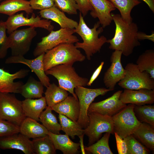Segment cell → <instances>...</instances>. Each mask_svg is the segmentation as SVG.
Returning <instances> with one entry per match:
<instances>
[{"instance_id": "277c9868", "label": "cell", "mask_w": 154, "mask_h": 154, "mask_svg": "<svg viewBox=\"0 0 154 154\" xmlns=\"http://www.w3.org/2000/svg\"><path fill=\"white\" fill-rule=\"evenodd\" d=\"M72 66L67 64L58 65L45 71V73L47 75L54 76L57 80L59 87L78 98L74 92L75 88L77 86H87L89 80L79 76Z\"/></svg>"}, {"instance_id": "8d00e7d4", "label": "cell", "mask_w": 154, "mask_h": 154, "mask_svg": "<svg viewBox=\"0 0 154 154\" xmlns=\"http://www.w3.org/2000/svg\"><path fill=\"white\" fill-rule=\"evenodd\" d=\"M54 5L61 11L70 15H76L78 6L75 0H54Z\"/></svg>"}, {"instance_id": "d6986e66", "label": "cell", "mask_w": 154, "mask_h": 154, "mask_svg": "<svg viewBox=\"0 0 154 154\" xmlns=\"http://www.w3.org/2000/svg\"><path fill=\"white\" fill-rule=\"evenodd\" d=\"M93 9L90 15L94 18H98L102 27L104 28L109 25L113 20L112 11L116 8L108 0H89Z\"/></svg>"}, {"instance_id": "d590c367", "label": "cell", "mask_w": 154, "mask_h": 154, "mask_svg": "<svg viewBox=\"0 0 154 154\" xmlns=\"http://www.w3.org/2000/svg\"><path fill=\"white\" fill-rule=\"evenodd\" d=\"M127 147V154H148L150 150L139 142L132 134L123 139Z\"/></svg>"}, {"instance_id": "74e56055", "label": "cell", "mask_w": 154, "mask_h": 154, "mask_svg": "<svg viewBox=\"0 0 154 154\" xmlns=\"http://www.w3.org/2000/svg\"><path fill=\"white\" fill-rule=\"evenodd\" d=\"M6 30L5 22L0 21V59L6 57L7 50L9 48L8 37L6 34Z\"/></svg>"}, {"instance_id": "4316f807", "label": "cell", "mask_w": 154, "mask_h": 154, "mask_svg": "<svg viewBox=\"0 0 154 154\" xmlns=\"http://www.w3.org/2000/svg\"><path fill=\"white\" fill-rule=\"evenodd\" d=\"M43 90L42 83L30 76L26 83L21 86L19 93L25 99L39 98L42 96Z\"/></svg>"}, {"instance_id": "f1b7e54d", "label": "cell", "mask_w": 154, "mask_h": 154, "mask_svg": "<svg viewBox=\"0 0 154 154\" xmlns=\"http://www.w3.org/2000/svg\"><path fill=\"white\" fill-rule=\"evenodd\" d=\"M111 2L120 13L122 19L128 23L132 22L131 11L135 6L141 2L139 0H108Z\"/></svg>"}, {"instance_id": "e0dca14e", "label": "cell", "mask_w": 154, "mask_h": 154, "mask_svg": "<svg viewBox=\"0 0 154 154\" xmlns=\"http://www.w3.org/2000/svg\"><path fill=\"white\" fill-rule=\"evenodd\" d=\"M0 149H16L25 154H35L32 141L20 133L0 137Z\"/></svg>"}, {"instance_id": "9a60e30c", "label": "cell", "mask_w": 154, "mask_h": 154, "mask_svg": "<svg viewBox=\"0 0 154 154\" xmlns=\"http://www.w3.org/2000/svg\"><path fill=\"white\" fill-rule=\"evenodd\" d=\"M122 92V90H118L111 97L104 100L92 102L89 107L88 113L94 112L112 117L126 106V104L123 103L119 99Z\"/></svg>"}, {"instance_id": "d4e9b609", "label": "cell", "mask_w": 154, "mask_h": 154, "mask_svg": "<svg viewBox=\"0 0 154 154\" xmlns=\"http://www.w3.org/2000/svg\"><path fill=\"white\" fill-rule=\"evenodd\" d=\"M21 11L27 14L33 13L29 1L26 0H5L0 4V13L11 16Z\"/></svg>"}, {"instance_id": "ab89813d", "label": "cell", "mask_w": 154, "mask_h": 154, "mask_svg": "<svg viewBox=\"0 0 154 154\" xmlns=\"http://www.w3.org/2000/svg\"><path fill=\"white\" fill-rule=\"evenodd\" d=\"M29 2L33 10H41L50 8L54 5V0H30Z\"/></svg>"}, {"instance_id": "6da1fadb", "label": "cell", "mask_w": 154, "mask_h": 154, "mask_svg": "<svg viewBox=\"0 0 154 154\" xmlns=\"http://www.w3.org/2000/svg\"><path fill=\"white\" fill-rule=\"evenodd\" d=\"M111 15L116 29L113 37L107 40L110 49L120 51L122 54L128 56L132 53L135 47L140 45L139 41L147 39L154 42V33L148 35L139 31L136 23L133 22L127 23L120 14Z\"/></svg>"}, {"instance_id": "cb8c5ba5", "label": "cell", "mask_w": 154, "mask_h": 154, "mask_svg": "<svg viewBox=\"0 0 154 154\" xmlns=\"http://www.w3.org/2000/svg\"><path fill=\"white\" fill-rule=\"evenodd\" d=\"M22 107L26 117L39 121V117L43 110L46 109L47 103L45 97L38 99H25L22 101Z\"/></svg>"}, {"instance_id": "e575fe53", "label": "cell", "mask_w": 154, "mask_h": 154, "mask_svg": "<svg viewBox=\"0 0 154 154\" xmlns=\"http://www.w3.org/2000/svg\"><path fill=\"white\" fill-rule=\"evenodd\" d=\"M110 134L108 132L106 133L96 142L85 147V150L93 154H113L109 144Z\"/></svg>"}, {"instance_id": "d6a6232c", "label": "cell", "mask_w": 154, "mask_h": 154, "mask_svg": "<svg viewBox=\"0 0 154 154\" xmlns=\"http://www.w3.org/2000/svg\"><path fill=\"white\" fill-rule=\"evenodd\" d=\"M32 142L35 154L56 153V150L48 135L43 137L33 139Z\"/></svg>"}, {"instance_id": "f6af8a7d", "label": "cell", "mask_w": 154, "mask_h": 154, "mask_svg": "<svg viewBox=\"0 0 154 154\" xmlns=\"http://www.w3.org/2000/svg\"><path fill=\"white\" fill-rule=\"evenodd\" d=\"M84 134H83L78 136L80 140V146L81 148V151L82 154H85V150L84 145L83 138Z\"/></svg>"}, {"instance_id": "ee69618b", "label": "cell", "mask_w": 154, "mask_h": 154, "mask_svg": "<svg viewBox=\"0 0 154 154\" xmlns=\"http://www.w3.org/2000/svg\"><path fill=\"white\" fill-rule=\"evenodd\" d=\"M144 2L153 13H154V0H140Z\"/></svg>"}, {"instance_id": "44dd1931", "label": "cell", "mask_w": 154, "mask_h": 154, "mask_svg": "<svg viewBox=\"0 0 154 154\" xmlns=\"http://www.w3.org/2000/svg\"><path fill=\"white\" fill-rule=\"evenodd\" d=\"M39 13L41 17L54 21L58 23L61 28L74 29L78 24L76 21L68 18L64 12L54 5L50 8L41 10Z\"/></svg>"}, {"instance_id": "9c48e42d", "label": "cell", "mask_w": 154, "mask_h": 154, "mask_svg": "<svg viewBox=\"0 0 154 154\" xmlns=\"http://www.w3.org/2000/svg\"><path fill=\"white\" fill-rule=\"evenodd\" d=\"M89 122L84 129V134L88 138V146L98 141L103 133L114 134L113 121L112 117L94 112H88Z\"/></svg>"}, {"instance_id": "7402d4cb", "label": "cell", "mask_w": 154, "mask_h": 154, "mask_svg": "<svg viewBox=\"0 0 154 154\" xmlns=\"http://www.w3.org/2000/svg\"><path fill=\"white\" fill-rule=\"evenodd\" d=\"M50 137L56 150L61 151L64 154H76L79 153L80 143H75L66 134H55L49 132Z\"/></svg>"}, {"instance_id": "5bb4252c", "label": "cell", "mask_w": 154, "mask_h": 154, "mask_svg": "<svg viewBox=\"0 0 154 154\" xmlns=\"http://www.w3.org/2000/svg\"><path fill=\"white\" fill-rule=\"evenodd\" d=\"M45 53L36 57L33 59H28L23 56H11L5 60L6 64L21 63L28 66L34 72L44 86L47 87L50 84V80L45 73L43 63V58Z\"/></svg>"}, {"instance_id": "30bf717a", "label": "cell", "mask_w": 154, "mask_h": 154, "mask_svg": "<svg viewBox=\"0 0 154 154\" xmlns=\"http://www.w3.org/2000/svg\"><path fill=\"white\" fill-rule=\"evenodd\" d=\"M74 91L80 106L79 115L77 122L84 129L88 125L89 122L88 112L90 104L97 97L103 96L112 90L104 88L92 89L77 86L75 88Z\"/></svg>"}, {"instance_id": "836d02e7", "label": "cell", "mask_w": 154, "mask_h": 154, "mask_svg": "<svg viewBox=\"0 0 154 154\" xmlns=\"http://www.w3.org/2000/svg\"><path fill=\"white\" fill-rule=\"evenodd\" d=\"M133 111L136 117L140 121L154 127V105H135Z\"/></svg>"}, {"instance_id": "7a4b0ae2", "label": "cell", "mask_w": 154, "mask_h": 154, "mask_svg": "<svg viewBox=\"0 0 154 154\" xmlns=\"http://www.w3.org/2000/svg\"><path fill=\"white\" fill-rule=\"evenodd\" d=\"M79 21L77 27L74 29L75 33L79 35L83 40L82 42H77L75 46L81 48L85 52L86 57L88 60L94 54L100 52L103 46L107 43V39L104 36L99 37L104 31V28L100 27L99 21L95 23L94 27L89 28L86 23L81 13H79Z\"/></svg>"}, {"instance_id": "7dc6e473", "label": "cell", "mask_w": 154, "mask_h": 154, "mask_svg": "<svg viewBox=\"0 0 154 154\" xmlns=\"http://www.w3.org/2000/svg\"><path fill=\"white\" fill-rule=\"evenodd\" d=\"M0 152H1V151H0Z\"/></svg>"}, {"instance_id": "8992f818", "label": "cell", "mask_w": 154, "mask_h": 154, "mask_svg": "<svg viewBox=\"0 0 154 154\" xmlns=\"http://www.w3.org/2000/svg\"><path fill=\"white\" fill-rule=\"evenodd\" d=\"M74 29L61 28L52 31L37 43L33 52L34 56L36 57L62 43L74 44L79 42L77 37L73 35L75 33Z\"/></svg>"}, {"instance_id": "3957f363", "label": "cell", "mask_w": 154, "mask_h": 154, "mask_svg": "<svg viewBox=\"0 0 154 154\" xmlns=\"http://www.w3.org/2000/svg\"><path fill=\"white\" fill-rule=\"evenodd\" d=\"M86 58L74 44L62 43L44 53L43 58L44 70L46 71L60 64L73 65L76 62L84 61Z\"/></svg>"}, {"instance_id": "bcb514c9", "label": "cell", "mask_w": 154, "mask_h": 154, "mask_svg": "<svg viewBox=\"0 0 154 154\" xmlns=\"http://www.w3.org/2000/svg\"><path fill=\"white\" fill-rule=\"evenodd\" d=\"M1 0H0V1H1Z\"/></svg>"}, {"instance_id": "ac0fdd59", "label": "cell", "mask_w": 154, "mask_h": 154, "mask_svg": "<svg viewBox=\"0 0 154 154\" xmlns=\"http://www.w3.org/2000/svg\"><path fill=\"white\" fill-rule=\"evenodd\" d=\"M119 99L122 102L126 104H151L154 102V90L124 89L123 92L121 94Z\"/></svg>"}, {"instance_id": "ba28073f", "label": "cell", "mask_w": 154, "mask_h": 154, "mask_svg": "<svg viewBox=\"0 0 154 154\" xmlns=\"http://www.w3.org/2000/svg\"><path fill=\"white\" fill-rule=\"evenodd\" d=\"M22 101L13 94L0 92V117L19 126L26 117Z\"/></svg>"}, {"instance_id": "603a6c76", "label": "cell", "mask_w": 154, "mask_h": 154, "mask_svg": "<svg viewBox=\"0 0 154 154\" xmlns=\"http://www.w3.org/2000/svg\"><path fill=\"white\" fill-rule=\"evenodd\" d=\"M19 133L33 139L48 135L49 131L37 121L26 117L19 126Z\"/></svg>"}, {"instance_id": "f35d334b", "label": "cell", "mask_w": 154, "mask_h": 154, "mask_svg": "<svg viewBox=\"0 0 154 154\" xmlns=\"http://www.w3.org/2000/svg\"><path fill=\"white\" fill-rule=\"evenodd\" d=\"M19 133V126L0 117V137Z\"/></svg>"}, {"instance_id": "4fadbf2b", "label": "cell", "mask_w": 154, "mask_h": 154, "mask_svg": "<svg viewBox=\"0 0 154 154\" xmlns=\"http://www.w3.org/2000/svg\"><path fill=\"white\" fill-rule=\"evenodd\" d=\"M122 52L114 50L110 58L111 65L105 72L103 82L106 87L113 90L116 84L122 80L125 74V70L121 62Z\"/></svg>"}, {"instance_id": "7bdbcfd3", "label": "cell", "mask_w": 154, "mask_h": 154, "mask_svg": "<svg viewBox=\"0 0 154 154\" xmlns=\"http://www.w3.org/2000/svg\"><path fill=\"white\" fill-rule=\"evenodd\" d=\"M104 61L102 62L100 64L93 73L90 79L89 80L87 85L91 86L94 81L96 79L100 73L104 65Z\"/></svg>"}, {"instance_id": "b9f144b4", "label": "cell", "mask_w": 154, "mask_h": 154, "mask_svg": "<svg viewBox=\"0 0 154 154\" xmlns=\"http://www.w3.org/2000/svg\"><path fill=\"white\" fill-rule=\"evenodd\" d=\"M114 135L116 139L117 149L118 154H127V147L125 141L116 133L114 132Z\"/></svg>"}, {"instance_id": "1f68e13d", "label": "cell", "mask_w": 154, "mask_h": 154, "mask_svg": "<svg viewBox=\"0 0 154 154\" xmlns=\"http://www.w3.org/2000/svg\"><path fill=\"white\" fill-rule=\"evenodd\" d=\"M58 119L61 130L73 139L84 134V130L77 122L74 121L65 116L59 114Z\"/></svg>"}, {"instance_id": "83f0119b", "label": "cell", "mask_w": 154, "mask_h": 154, "mask_svg": "<svg viewBox=\"0 0 154 154\" xmlns=\"http://www.w3.org/2000/svg\"><path fill=\"white\" fill-rule=\"evenodd\" d=\"M46 88L44 93L47 106L51 107L60 102L68 96L66 90L53 83Z\"/></svg>"}, {"instance_id": "5b68a950", "label": "cell", "mask_w": 154, "mask_h": 154, "mask_svg": "<svg viewBox=\"0 0 154 154\" xmlns=\"http://www.w3.org/2000/svg\"><path fill=\"white\" fill-rule=\"evenodd\" d=\"M124 68L125 75L118 83L121 87L131 90H154V79L146 72H141L136 64L128 63Z\"/></svg>"}, {"instance_id": "8fae6325", "label": "cell", "mask_w": 154, "mask_h": 154, "mask_svg": "<svg viewBox=\"0 0 154 154\" xmlns=\"http://www.w3.org/2000/svg\"><path fill=\"white\" fill-rule=\"evenodd\" d=\"M35 28L16 30L8 37L12 56H24L29 51L33 39L36 36Z\"/></svg>"}, {"instance_id": "60d3db41", "label": "cell", "mask_w": 154, "mask_h": 154, "mask_svg": "<svg viewBox=\"0 0 154 154\" xmlns=\"http://www.w3.org/2000/svg\"><path fill=\"white\" fill-rule=\"evenodd\" d=\"M78 7V10L84 17L86 16L89 11L93 8L89 0H75Z\"/></svg>"}, {"instance_id": "4dcf8cb0", "label": "cell", "mask_w": 154, "mask_h": 154, "mask_svg": "<svg viewBox=\"0 0 154 154\" xmlns=\"http://www.w3.org/2000/svg\"><path fill=\"white\" fill-rule=\"evenodd\" d=\"M52 111L51 107L47 106L45 110L43 111L40 114L39 121L49 132L54 134H59L61 130V127Z\"/></svg>"}, {"instance_id": "f546056e", "label": "cell", "mask_w": 154, "mask_h": 154, "mask_svg": "<svg viewBox=\"0 0 154 154\" xmlns=\"http://www.w3.org/2000/svg\"><path fill=\"white\" fill-rule=\"evenodd\" d=\"M136 64L141 72H146L154 79V50H146L138 57Z\"/></svg>"}, {"instance_id": "484cf974", "label": "cell", "mask_w": 154, "mask_h": 154, "mask_svg": "<svg viewBox=\"0 0 154 154\" xmlns=\"http://www.w3.org/2000/svg\"><path fill=\"white\" fill-rule=\"evenodd\" d=\"M132 134L143 145L154 153V126L146 123H141Z\"/></svg>"}, {"instance_id": "ffe728a7", "label": "cell", "mask_w": 154, "mask_h": 154, "mask_svg": "<svg viewBox=\"0 0 154 154\" xmlns=\"http://www.w3.org/2000/svg\"><path fill=\"white\" fill-rule=\"evenodd\" d=\"M58 114L63 115L73 121L77 122L80 114V106L78 98L68 96L64 100L51 107Z\"/></svg>"}, {"instance_id": "52a82bcc", "label": "cell", "mask_w": 154, "mask_h": 154, "mask_svg": "<svg viewBox=\"0 0 154 154\" xmlns=\"http://www.w3.org/2000/svg\"><path fill=\"white\" fill-rule=\"evenodd\" d=\"M135 105L129 104L113 116L114 133L122 139L132 134L141 122L136 117L133 111Z\"/></svg>"}, {"instance_id": "7c38bea8", "label": "cell", "mask_w": 154, "mask_h": 154, "mask_svg": "<svg viewBox=\"0 0 154 154\" xmlns=\"http://www.w3.org/2000/svg\"><path fill=\"white\" fill-rule=\"evenodd\" d=\"M23 15L24 13H21L9 16L5 22L7 32L9 34L19 27L25 26L40 28L49 32L53 30L54 28V26L51 24V21L47 19H42L38 16L35 17L33 13L30 18L25 17Z\"/></svg>"}, {"instance_id": "2e32d148", "label": "cell", "mask_w": 154, "mask_h": 154, "mask_svg": "<svg viewBox=\"0 0 154 154\" xmlns=\"http://www.w3.org/2000/svg\"><path fill=\"white\" fill-rule=\"evenodd\" d=\"M30 70L22 69L13 74H11L0 68V92L19 93L21 87L23 84L21 81L15 82L17 79L23 78L27 76Z\"/></svg>"}]
</instances>
